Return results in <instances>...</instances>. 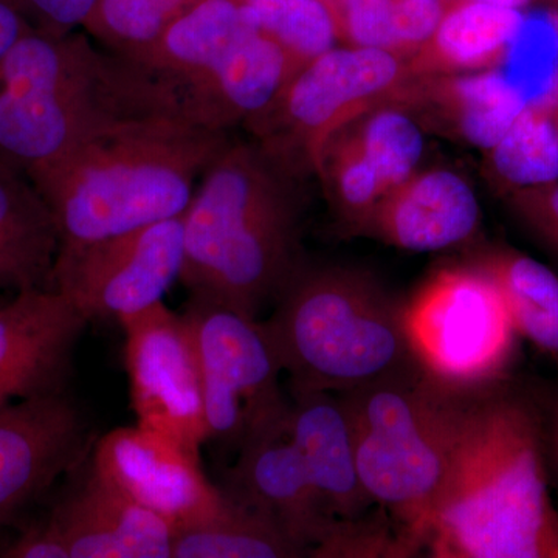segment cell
I'll list each match as a JSON object with an SVG mask.
<instances>
[{
  "label": "cell",
  "instance_id": "cell-17",
  "mask_svg": "<svg viewBox=\"0 0 558 558\" xmlns=\"http://www.w3.org/2000/svg\"><path fill=\"white\" fill-rule=\"evenodd\" d=\"M387 105L407 110L422 130L484 153L529 106L499 68L457 75H409Z\"/></svg>",
  "mask_w": 558,
  "mask_h": 558
},
{
  "label": "cell",
  "instance_id": "cell-6",
  "mask_svg": "<svg viewBox=\"0 0 558 558\" xmlns=\"http://www.w3.org/2000/svg\"><path fill=\"white\" fill-rule=\"evenodd\" d=\"M339 396L351 418L363 487L400 534L424 549L464 395L411 368Z\"/></svg>",
  "mask_w": 558,
  "mask_h": 558
},
{
  "label": "cell",
  "instance_id": "cell-21",
  "mask_svg": "<svg viewBox=\"0 0 558 558\" xmlns=\"http://www.w3.org/2000/svg\"><path fill=\"white\" fill-rule=\"evenodd\" d=\"M57 222L24 172L0 159V292L53 289Z\"/></svg>",
  "mask_w": 558,
  "mask_h": 558
},
{
  "label": "cell",
  "instance_id": "cell-20",
  "mask_svg": "<svg viewBox=\"0 0 558 558\" xmlns=\"http://www.w3.org/2000/svg\"><path fill=\"white\" fill-rule=\"evenodd\" d=\"M288 433L329 509L341 520L366 515L374 501L360 478L351 418L340 396L292 392Z\"/></svg>",
  "mask_w": 558,
  "mask_h": 558
},
{
  "label": "cell",
  "instance_id": "cell-30",
  "mask_svg": "<svg viewBox=\"0 0 558 558\" xmlns=\"http://www.w3.org/2000/svg\"><path fill=\"white\" fill-rule=\"evenodd\" d=\"M499 69L529 106L553 109L558 100V33L549 13L524 16Z\"/></svg>",
  "mask_w": 558,
  "mask_h": 558
},
{
  "label": "cell",
  "instance_id": "cell-8",
  "mask_svg": "<svg viewBox=\"0 0 558 558\" xmlns=\"http://www.w3.org/2000/svg\"><path fill=\"white\" fill-rule=\"evenodd\" d=\"M407 76L405 60L391 51L340 44L296 70L245 126L290 174L317 175L330 140L387 105Z\"/></svg>",
  "mask_w": 558,
  "mask_h": 558
},
{
  "label": "cell",
  "instance_id": "cell-11",
  "mask_svg": "<svg viewBox=\"0 0 558 558\" xmlns=\"http://www.w3.org/2000/svg\"><path fill=\"white\" fill-rule=\"evenodd\" d=\"M137 424L201 453L208 440L199 362L189 322L163 301L120 322Z\"/></svg>",
  "mask_w": 558,
  "mask_h": 558
},
{
  "label": "cell",
  "instance_id": "cell-25",
  "mask_svg": "<svg viewBox=\"0 0 558 558\" xmlns=\"http://www.w3.org/2000/svg\"><path fill=\"white\" fill-rule=\"evenodd\" d=\"M486 174L502 197L558 182V132L553 109L527 106L486 150Z\"/></svg>",
  "mask_w": 558,
  "mask_h": 558
},
{
  "label": "cell",
  "instance_id": "cell-5",
  "mask_svg": "<svg viewBox=\"0 0 558 558\" xmlns=\"http://www.w3.org/2000/svg\"><path fill=\"white\" fill-rule=\"evenodd\" d=\"M275 303L263 323L292 392L339 395L417 368L402 301L368 271L300 266Z\"/></svg>",
  "mask_w": 558,
  "mask_h": 558
},
{
  "label": "cell",
  "instance_id": "cell-2",
  "mask_svg": "<svg viewBox=\"0 0 558 558\" xmlns=\"http://www.w3.org/2000/svg\"><path fill=\"white\" fill-rule=\"evenodd\" d=\"M229 143L178 113L124 117L31 178L51 209L61 250L179 218Z\"/></svg>",
  "mask_w": 558,
  "mask_h": 558
},
{
  "label": "cell",
  "instance_id": "cell-23",
  "mask_svg": "<svg viewBox=\"0 0 558 558\" xmlns=\"http://www.w3.org/2000/svg\"><path fill=\"white\" fill-rule=\"evenodd\" d=\"M296 557L307 556L277 521L227 492L215 512L179 527L172 546V558Z\"/></svg>",
  "mask_w": 558,
  "mask_h": 558
},
{
  "label": "cell",
  "instance_id": "cell-9",
  "mask_svg": "<svg viewBox=\"0 0 558 558\" xmlns=\"http://www.w3.org/2000/svg\"><path fill=\"white\" fill-rule=\"evenodd\" d=\"M183 317L199 362L208 440L240 450L284 424L290 402L279 388L282 366L264 323L196 296Z\"/></svg>",
  "mask_w": 558,
  "mask_h": 558
},
{
  "label": "cell",
  "instance_id": "cell-13",
  "mask_svg": "<svg viewBox=\"0 0 558 558\" xmlns=\"http://www.w3.org/2000/svg\"><path fill=\"white\" fill-rule=\"evenodd\" d=\"M89 428L68 391L0 407V526L83 461Z\"/></svg>",
  "mask_w": 558,
  "mask_h": 558
},
{
  "label": "cell",
  "instance_id": "cell-41",
  "mask_svg": "<svg viewBox=\"0 0 558 558\" xmlns=\"http://www.w3.org/2000/svg\"><path fill=\"white\" fill-rule=\"evenodd\" d=\"M553 116L554 121H556L557 132H558V100L556 101V105L553 106Z\"/></svg>",
  "mask_w": 558,
  "mask_h": 558
},
{
  "label": "cell",
  "instance_id": "cell-33",
  "mask_svg": "<svg viewBox=\"0 0 558 558\" xmlns=\"http://www.w3.org/2000/svg\"><path fill=\"white\" fill-rule=\"evenodd\" d=\"M454 0H395L392 53L409 60L428 43Z\"/></svg>",
  "mask_w": 558,
  "mask_h": 558
},
{
  "label": "cell",
  "instance_id": "cell-32",
  "mask_svg": "<svg viewBox=\"0 0 558 558\" xmlns=\"http://www.w3.org/2000/svg\"><path fill=\"white\" fill-rule=\"evenodd\" d=\"M341 46L380 49L392 53L395 0H333Z\"/></svg>",
  "mask_w": 558,
  "mask_h": 558
},
{
  "label": "cell",
  "instance_id": "cell-37",
  "mask_svg": "<svg viewBox=\"0 0 558 558\" xmlns=\"http://www.w3.org/2000/svg\"><path fill=\"white\" fill-rule=\"evenodd\" d=\"M32 28L35 27L14 0H0V58Z\"/></svg>",
  "mask_w": 558,
  "mask_h": 558
},
{
  "label": "cell",
  "instance_id": "cell-16",
  "mask_svg": "<svg viewBox=\"0 0 558 558\" xmlns=\"http://www.w3.org/2000/svg\"><path fill=\"white\" fill-rule=\"evenodd\" d=\"M480 223V201L468 180L432 168L385 194L351 234L405 252L433 253L468 244Z\"/></svg>",
  "mask_w": 558,
  "mask_h": 558
},
{
  "label": "cell",
  "instance_id": "cell-28",
  "mask_svg": "<svg viewBox=\"0 0 558 558\" xmlns=\"http://www.w3.org/2000/svg\"><path fill=\"white\" fill-rule=\"evenodd\" d=\"M348 130L376 168L385 194L418 171L424 130L407 110L395 105L377 106Z\"/></svg>",
  "mask_w": 558,
  "mask_h": 558
},
{
  "label": "cell",
  "instance_id": "cell-24",
  "mask_svg": "<svg viewBox=\"0 0 558 558\" xmlns=\"http://www.w3.org/2000/svg\"><path fill=\"white\" fill-rule=\"evenodd\" d=\"M498 286L519 337L558 357V277L545 264L510 248L473 258Z\"/></svg>",
  "mask_w": 558,
  "mask_h": 558
},
{
  "label": "cell",
  "instance_id": "cell-15",
  "mask_svg": "<svg viewBox=\"0 0 558 558\" xmlns=\"http://www.w3.org/2000/svg\"><path fill=\"white\" fill-rule=\"evenodd\" d=\"M223 492L270 515L307 557L340 521L290 439L288 421L242 444Z\"/></svg>",
  "mask_w": 558,
  "mask_h": 558
},
{
  "label": "cell",
  "instance_id": "cell-36",
  "mask_svg": "<svg viewBox=\"0 0 558 558\" xmlns=\"http://www.w3.org/2000/svg\"><path fill=\"white\" fill-rule=\"evenodd\" d=\"M9 558H70L61 535L44 520L22 532L20 537L0 554Z\"/></svg>",
  "mask_w": 558,
  "mask_h": 558
},
{
  "label": "cell",
  "instance_id": "cell-39",
  "mask_svg": "<svg viewBox=\"0 0 558 558\" xmlns=\"http://www.w3.org/2000/svg\"><path fill=\"white\" fill-rule=\"evenodd\" d=\"M554 453H556L557 465H558V410L556 418H554Z\"/></svg>",
  "mask_w": 558,
  "mask_h": 558
},
{
  "label": "cell",
  "instance_id": "cell-38",
  "mask_svg": "<svg viewBox=\"0 0 558 558\" xmlns=\"http://www.w3.org/2000/svg\"><path fill=\"white\" fill-rule=\"evenodd\" d=\"M478 2L488 3V5L501 7V9L524 11L537 0H478Z\"/></svg>",
  "mask_w": 558,
  "mask_h": 558
},
{
  "label": "cell",
  "instance_id": "cell-34",
  "mask_svg": "<svg viewBox=\"0 0 558 558\" xmlns=\"http://www.w3.org/2000/svg\"><path fill=\"white\" fill-rule=\"evenodd\" d=\"M510 211L539 242L558 256V182L505 196Z\"/></svg>",
  "mask_w": 558,
  "mask_h": 558
},
{
  "label": "cell",
  "instance_id": "cell-26",
  "mask_svg": "<svg viewBox=\"0 0 558 558\" xmlns=\"http://www.w3.org/2000/svg\"><path fill=\"white\" fill-rule=\"evenodd\" d=\"M260 32L277 43L296 68L340 46L333 0H244Z\"/></svg>",
  "mask_w": 558,
  "mask_h": 558
},
{
  "label": "cell",
  "instance_id": "cell-1",
  "mask_svg": "<svg viewBox=\"0 0 558 558\" xmlns=\"http://www.w3.org/2000/svg\"><path fill=\"white\" fill-rule=\"evenodd\" d=\"M425 549L436 558H558L542 422L509 392L464 395Z\"/></svg>",
  "mask_w": 558,
  "mask_h": 558
},
{
  "label": "cell",
  "instance_id": "cell-27",
  "mask_svg": "<svg viewBox=\"0 0 558 558\" xmlns=\"http://www.w3.org/2000/svg\"><path fill=\"white\" fill-rule=\"evenodd\" d=\"M199 0H97L83 28L102 49L131 60Z\"/></svg>",
  "mask_w": 558,
  "mask_h": 558
},
{
  "label": "cell",
  "instance_id": "cell-4",
  "mask_svg": "<svg viewBox=\"0 0 558 558\" xmlns=\"http://www.w3.org/2000/svg\"><path fill=\"white\" fill-rule=\"evenodd\" d=\"M146 112L174 113L137 69L84 33L32 28L0 58V159L28 178Z\"/></svg>",
  "mask_w": 558,
  "mask_h": 558
},
{
  "label": "cell",
  "instance_id": "cell-10",
  "mask_svg": "<svg viewBox=\"0 0 558 558\" xmlns=\"http://www.w3.org/2000/svg\"><path fill=\"white\" fill-rule=\"evenodd\" d=\"M183 266V220L171 218L58 252L53 289L90 319H121L163 301Z\"/></svg>",
  "mask_w": 558,
  "mask_h": 558
},
{
  "label": "cell",
  "instance_id": "cell-29",
  "mask_svg": "<svg viewBox=\"0 0 558 558\" xmlns=\"http://www.w3.org/2000/svg\"><path fill=\"white\" fill-rule=\"evenodd\" d=\"M317 175L330 207L349 234L385 196L376 168L348 128L323 150Z\"/></svg>",
  "mask_w": 558,
  "mask_h": 558
},
{
  "label": "cell",
  "instance_id": "cell-7",
  "mask_svg": "<svg viewBox=\"0 0 558 558\" xmlns=\"http://www.w3.org/2000/svg\"><path fill=\"white\" fill-rule=\"evenodd\" d=\"M417 369L453 395L497 387L515 357L513 328L498 286L475 260L433 271L402 301Z\"/></svg>",
  "mask_w": 558,
  "mask_h": 558
},
{
  "label": "cell",
  "instance_id": "cell-40",
  "mask_svg": "<svg viewBox=\"0 0 558 558\" xmlns=\"http://www.w3.org/2000/svg\"><path fill=\"white\" fill-rule=\"evenodd\" d=\"M550 20H553L554 25H556V31L558 33V10L549 11Z\"/></svg>",
  "mask_w": 558,
  "mask_h": 558
},
{
  "label": "cell",
  "instance_id": "cell-35",
  "mask_svg": "<svg viewBox=\"0 0 558 558\" xmlns=\"http://www.w3.org/2000/svg\"><path fill=\"white\" fill-rule=\"evenodd\" d=\"M14 3L33 27L64 35L83 27L97 0H14Z\"/></svg>",
  "mask_w": 558,
  "mask_h": 558
},
{
  "label": "cell",
  "instance_id": "cell-12",
  "mask_svg": "<svg viewBox=\"0 0 558 558\" xmlns=\"http://www.w3.org/2000/svg\"><path fill=\"white\" fill-rule=\"evenodd\" d=\"M92 470L175 531L223 501V492L202 470L201 453L140 424L106 433L95 447Z\"/></svg>",
  "mask_w": 558,
  "mask_h": 558
},
{
  "label": "cell",
  "instance_id": "cell-3",
  "mask_svg": "<svg viewBox=\"0 0 558 558\" xmlns=\"http://www.w3.org/2000/svg\"><path fill=\"white\" fill-rule=\"evenodd\" d=\"M296 182L258 143L229 140L182 215L191 296L250 318L278 299L301 266Z\"/></svg>",
  "mask_w": 558,
  "mask_h": 558
},
{
  "label": "cell",
  "instance_id": "cell-22",
  "mask_svg": "<svg viewBox=\"0 0 558 558\" xmlns=\"http://www.w3.org/2000/svg\"><path fill=\"white\" fill-rule=\"evenodd\" d=\"M526 13L478 0H454L435 35L407 60L409 75H457L498 69Z\"/></svg>",
  "mask_w": 558,
  "mask_h": 558
},
{
  "label": "cell",
  "instance_id": "cell-31",
  "mask_svg": "<svg viewBox=\"0 0 558 558\" xmlns=\"http://www.w3.org/2000/svg\"><path fill=\"white\" fill-rule=\"evenodd\" d=\"M418 549L400 532H391L385 521L341 520L326 542L312 550L310 557H413Z\"/></svg>",
  "mask_w": 558,
  "mask_h": 558
},
{
  "label": "cell",
  "instance_id": "cell-19",
  "mask_svg": "<svg viewBox=\"0 0 558 558\" xmlns=\"http://www.w3.org/2000/svg\"><path fill=\"white\" fill-rule=\"evenodd\" d=\"M258 32L244 0H199L148 50L126 61L179 113L180 95L211 75Z\"/></svg>",
  "mask_w": 558,
  "mask_h": 558
},
{
  "label": "cell",
  "instance_id": "cell-14",
  "mask_svg": "<svg viewBox=\"0 0 558 558\" xmlns=\"http://www.w3.org/2000/svg\"><path fill=\"white\" fill-rule=\"evenodd\" d=\"M87 323L57 289L27 290L0 303V407L68 391Z\"/></svg>",
  "mask_w": 558,
  "mask_h": 558
},
{
  "label": "cell",
  "instance_id": "cell-18",
  "mask_svg": "<svg viewBox=\"0 0 558 558\" xmlns=\"http://www.w3.org/2000/svg\"><path fill=\"white\" fill-rule=\"evenodd\" d=\"M46 520L64 539L70 558H172L174 526L124 497L94 470Z\"/></svg>",
  "mask_w": 558,
  "mask_h": 558
}]
</instances>
